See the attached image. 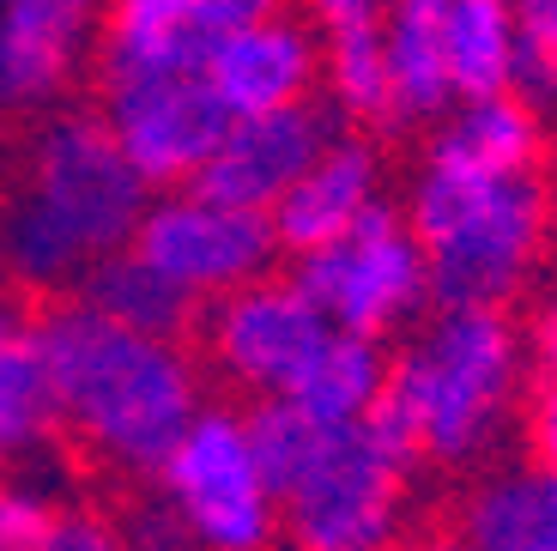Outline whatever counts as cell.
Here are the masks:
<instances>
[{"label":"cell","instance_id":"obj_1","mask_svg":"<svg viewBox=\"0 0 557 551\" xmlns=\"http://www.w3.org/2000/svg\"><path fill=\"white\" fill-rule=\"evenodd\" d=\"M30 328L55 400V430H67L103 467L146 479L200 413V370L182 340L122 328L85 297L42 304Z\"/></svg>","mask_w":557,"mask_h":551},{"label":"cell","instance_id":"obj_2","mask_svg":"<svg viewBox=\"0 0 557 551\" xmlns=\"http://www.w3.org/2000/svg\"><path fill=\"white\" fill-rule=\"evenodd\" d=\"M406 224L424 248L436 304L503 309L540 261L552 200L533 170H473L424 158V176L406 200Z\"/></svg>","mask_w":557,"mask_h":551},{"label":"cell","instance_id":"obj_3","mask_svg":"<svg viewBox=\"0 0 557 551\" xmlns=\"http://www.w3.org/2000/svg\"><path fill=\"white\" fill-rule=\"evenodd\" d=\"M521 388L516 328L491 304H443V316L388 358L382 400L418 430L424 461L467 467L497 442Z\"/></svg>","mask_w":557,"mask_h":551},{"label":"cell","instance_id":"obj_4","mask_svg":"<svg viewBox=\"0 0 557 551\" xmlns=\"http://www.w3.org/2000/svg\"><path fill=\"white\" fill-rule=\"evenodd\" d=\"M406 461L363 425H321L278 491V534L304 551H376L400 534Z\"/></svg>","mask_w":557,"mask_h":551},{"label":"cell","instance_id":"obj_5","mask_svg":"<svg viewBox=\"0 0 557 551\" xmlns=\"http://www.w3.org/2000/svg\"><path fill=\"white\" fill-rule=\"evenodd\" d=\"M146 479L158 485V503L176 515L188 546L261 551L278 534V503L255 467L243 413L200 406Z\"/></svg>","mask_w":557,"mask_h":551},{"label":"cell","instance_id":"obj_6","mask_svg":"<svg viewBox=\"0 0 557 551\" xmlns=\"http://www.w3.org/2000/svg\"><path fill=\"white\" fill-rule=\"evenodd\" d=\"M18 200L55 236H67L73 255L91 267L98 255H110L134 236L152 188L122 158L103 115H61L30 146V176Z\"/></svg>","mask_w":557,"mask_h":551},{"label":"cell","instance_id":"obj_7","mask_svg":"<svg viewBox=\"0 0 557 551\" xmlns=\"http://www.w3.org/2000/svg\"><path fill=\"white\" fill-rule=\"evenodd\" d=\"M292 279L315 297L334 328L370 333V340H388L406 316L431 304L424 248H418L406 212H394L388 200H370L346 236L297 255Z\"/></svg>","mask_w":557,"mask_h":551},{"label":"cell","instance_id":"obj_8","mask_svg":"<svg viewBox=\"0 0 557 551\" xmlns=\"http://www.w3.org/2000/svg\"><path fill=\"white\" fill-rule=\"evenodd\" d=\"M127 248H139L158 273H170L195 304H212L224 291L273 273L278 236L267 212L212 200L200 188H164L158 200H146Z\"/></svg>","mask_w":557,"mask_h":551},{"label":"cell","instance_id":"obj_9","mask_svg":"<svg viewBox=\"0 0 557 551\" xmlns=\"http://www.w3.org/2000/svg\"><path fill=\"white\" fill-rule=\"evenodd\" d=\"M195 333L207 340V358L249 394H292L297 376L315 364L327 345L334 321L321 316L297 279H249V285L224 291L212 304H200Z\"/></svg>","mask_w":557,"mask_h":551},{"label":"cell","instance_id":"obj_10","mask_svg":"<svg viewBox=\"0 0 557 551\" xmlns=\"http://www.w3.org/2000/svg\"><path fill=\"white\" fill-rule=\"evenodd\" d=\"M224 122L207 73H103V127L146 188H188Z\"/></svg>","mask_w":557,"mask_h":551},{"label":"cell","instance_id":"obj_11","mask_svg":"<svg viewBox=\"0 0 557 551\" xmlns=\"http://www.w3.org/2000/svg\"><path fill=\"white\" fill-rule=\"evenodd\" d=\"M278 13V0H110L98 13L103 73H200L231 30Z\"/></svg>","mask_w":557,"mask_h":551},{"label":"cell","instance_id":"obj_12","mask_svg":"<svg viewBox=\"0 0 557 551\" xmlns=\"http://www.w3.org/2000/svg\"><path fill=\"white\" fill-rule=\"evenodd\" d=\"M327 122L309 103H285V110H261V115H231L219 134V146L207 152V164L195 170L188 188L231 200L249 212H273V200L292 188L309 170V158L327 146Z\"/></svg>","mask_w":557,"mask_h":551},{"label":"cell","instance_id":"obj_13","mask_svg":"<svg viewBox=\"0 0 557 551\" xmlns=\"http://www.w3.org/2000/svg\"><path fill=\"white\" fill-rule=\"evenodd\" d=\"M98 37V0H0V115L42 110Z\"/></svg>","mask_w":557,"mask_h":551},{"label":"cell","instance_id":"obj_14","mask_svg":"<svg viewBox=\"0 0 557 551\" xmlns=\"http://www.w3.org/2000/svg\"><path fill=\"white\" fill-rule=\"evenodd\" d=\"M200 73H207V85L219 91V103L231 115H261V110H285V103H309L315 73H321V49L309 37V25H297L278 7V13L231 30Z\"/></svg>","mask_w":557,"mask_h":551},{"label":"cell","instance_id":"obj_15","mask_svg":"<svg viewBox=\"0 0 557 551\" xmlns=\"http://www.w3.org/2000/svg\"><path fill=\"white\" fill-rule=\"evenodd\" d=\"M382 200V164L363 139H327L309 170L273 200V236L285 255H309V248L346 236L363 219V207Z\"/></svg>","mask_w":557,"mask_h":551},{"label":"cell","instance_id":"obj_16","mask_svg":"<svg viewBox=\"0 0 557 551\" xmlns=\"http://www.w3.org/2000/svg\"><path fill=\"white\" fill-rule=\"evenodd\" d=\"M455 539L473 551H557V473L509 467L467 491Z\"/></svg>","mask_w":557,"mask_h":551},{"label":"cell","instance_id":"obj_17","mask_svg":"<svg viewBox=\"0 0 557 551\" xmlns=\"http://www.w3.org/2000/svg\"><path fill=\"white\" fill-rule=\"evenodd\" d=\"M540 152H545L540 103H528L516 85L491 97H460L455 115L431 139V158L473 164V170H533Z\"/></svg>","mask_w":557,"mask_h":551},{"label":"cell","instance_id":"obj_18","mask_svg":"<svg viewBox=\"0 0 557 551\" xmlns=\"http://www.w3.org/2000/svg\"><path fill=\"white\" fill-rule=\"evenodd\" d=\"M79 297L98 304L103 316H115L122 328L158 333V340H188L200 321V304L176 285L170 273H158L139 248H110L79 273Z\"/></svg>","mask_w":557,"mask_h":551},{"label":"cell","instance_id":"obj_19","mask_svg":"<svg viewBox=\"0 0 557 551\" xmlns=\"http://www.w3.org/2000/svg\"><path fill=\"white\" fill-rule=\"evenodd\" d=\"M55 442V400L42 376L37 328L13 304H0V473L42 455Z\"/></svg>","mask_w":557,"mask_h":551},{"label":"cell","instance_id":"obj_20","mask_svg":"<svg viewBox=\"0 0 557 551\" xmlns=\"http://www.w3.org/2000/svg\"><path fill=\"white\" fill-rule=\"evenodd\" d=\"M382 49H388L394 122H431L455 103L443 68V0H394L382 13Z\"/></svg>","mask_w":557,"mask_h":551},{"label":"cell","instance_id":"obj_21","mask_svg":"<svg viewBox=\"0 0 557 551\" xmlns=\"http://www.w3.org/2000/svg\"><path fill=\"white\" fill-rule=\"evenodd\" d=\"M443 68L455 103L509 91L516 85V7L509 0H443Z\"/></svg>","mask_w":557,"mask_h":551},{"label":"cell","instance_id":"obj_22","mask_svg":"<svg viewBox=\"0 0 557 551\" xmlns=\"http://www.w3.org/2000/svg\"><path fill=\"white\" fill-rule=\"evenodd\" d=\"M382 382H388V352H382V340L334 328L327 345L315 352V364L297 376V388L285 400H297L315 425H358L376 406Z\"/></svg>","mask_w":557,"mask_h":551},{"label":"cell","instance_id":"obj_23","mask_svg":"<svg viewBox=\"0 0 557 551\" xmlns=\"http://www.w3.org/2000/svg\"><path fill=\"white\" fill-rule=\"evenodd\" d=\"M321 73L334 103L363 127L394 122V85H388V49H382V19H358V25H327L321 42Z\"/></svg>","mask_w":557,"mask_h":551},{"label":"cell","instance_id":"obj_24","mask_svg":"<svg viewBox=\"0 0 557 551\" xmlns=\"http://www.w3.org/2000/svg\"><path fill=\"white\" fill-rule=\"evenodd\" d=\"M516 7V91L528 103H557V0H509Z\"/></svg>","mask_w":557,"mask_h":551},{"label":"cell","instance_id":"obj_25","mask_svg":"<svg viewBox=\"0 0 557 551\" xmlns=\"http://www.w3.org/2000/svg\"><path fill=\"white\" fill-rule=\"evenodd\" d=\"M67 503L42 491V485H0V551H49L55 522Z\"/></svg>","mask_w":557,"mask_h":551},{"label":"cell","instance_id":"obj_26","mask_svg":"<svg viewBox=\"0 0 557 551\" xmlns=\"http://www.w3.org/2000/svg\"><path fill=\"white\" fill-rule=\"evenodd\" d=\"M528 442H533V461L545 473H557V376H545L528 406Z\"/></svg>","mask_w":557,"mask_h":551},{"label":"cell","instance_id":"obj_27","mask_svg":"<svg viewBox=\"0 0 557 551\" xmlns=\"http://www.w3.org/2000/svg\"><path fill=\"white\" fill-rule=\"evenodd\" d=\"M110 546H122V534H115V527H98L79 510H61L55 539H49V551H110Z\"/></svg>","mask_w":557,"mask_h":551},{"label":"cell","instance_id":"obj_28","mask_svg":"<svg viewBox=\"0 0 557 551\" xmlns=\"http://www.w3.org/2000/svg\"><path fill=\"white\" fill-rule=\"evenodd\" d=\"M309 19H321V30L327 25H358V19H382L394 7V0H304Z\"/></svg>","mask_w":557,"mask_h":551},{"label":"cell","instance_id":"obj_29","mask_svg":"<svg viewBox=\"0 0 557 551\" xmlns=\"http://www.w3.org/2000/svg\"><path fill=\"white\" fill-rule=\"evenodd\" d=\"M533 352H540L545 376H557V297H552V304H545L540 328H533Z\"/></svg>","mask_w":557,"mask_h":551},{"label":"cell","instance_id":"obj_30","mask_svg":"<svg viewBox=\"0 0 557 551\" xmlns=\"http://www.w3.org/2000/svg\"><path fill=\"white\" fill-rule=\"evenodd\" d=\"M0 188H7V170H0Z\"/></svg>","mask_w":557,"mask_h":551}]
</instances>
